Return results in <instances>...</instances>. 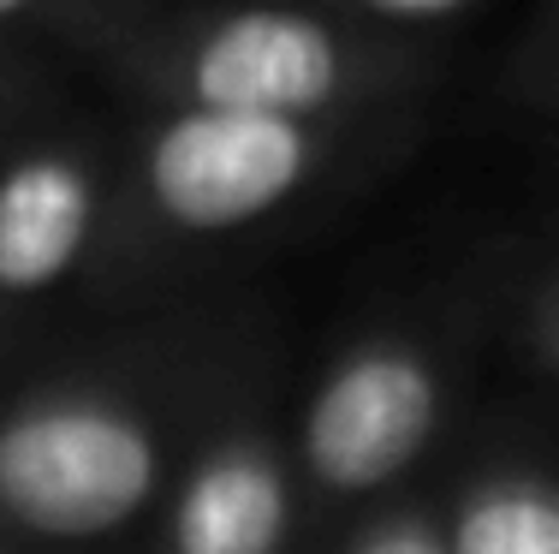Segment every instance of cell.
<instances>
[{
    "mask_svg": "<svg viewBox=\"0 0 559 554\" xmlns=\"http://www.w3.org/2000/svg\"><path fill=\"white\" fill-rule=\"evenodd\" d=\"M150 435L102 405H43L0 429V500L36 531H108L150 495Z\"/></svg>",
    "mask_w": 559,
    "mask_h": 554,
    "instance_id": "cell-1",
    "label": "cell"
},
{
    "mask_svg": "<svg viewBox=\"0 0 559 554\" xmlns=\"http://www.w3.org/2000/svg\"><path fill=\"white\" fill-rule=\"evenodd\" d=\"M304 131L292 114L197 108L162 131L150 185L185 227H238L274 209L304 174Z\"/></svg>",
    "mask_w": 559,
    "mask_h": 554,
    "instance_id": "cell-2",
    "label": "cell"
},
{
    "mask_svg": "<svg viewBox=\"0 0 559 554\" xmlns=\"http://www.w3.org/2000/svg\"><path fill=\"white\" fill-rule=\"evenodd\" d=\"M435 424V381L405 352L345 364L310 405V465L340 490L381 483L423 447Z\"/></svg>",
    "mask_w": 559,
    "mask_h": 554,
    "instance_id": "cell-3",
    "label": "cell"
},
{
    "mask_svg": "<svg viewBox=\"0 0 559 554\" xmlns=\"http://www.w3.org/2000/svg\"><path fill=\"white\" fill-rule=\"evenodd\" d=\"M340 55L298 12H238L197 55V102L238 114H304L328 102Z\"/></svg>",
    "mask_w": 559,
    "mask_h": 554,
    "instance_id": "cell-4",
    "label": "cell"
},
{
    "mask_svg": "<svg viewBox=\"0 0 559 554\" xmlns=\"http://www.w3.org/2000/svg\"><path fill=\"white\" fill-rule=\"evenodd\" d=\"M90 233V185L72 162L36 155L0 179V286L36 293L72 269Z\"/></svg>",
    "mask_w": 559,
    "mask_h": 554,
    "instance_id": "cell-5",
    "label": "cell"
},
{
    "mask_svg": "<svg viewBox=\"0 0 559 554\" xmlns=\"http://www.w3.org/2000/svg\"><path fill=\"white\" fill-rule=\"evenodd\" d=\"M286 531V490L262 453H221L179 500V554H274Z\"/></svg>",
    "mask_w": 559,
    "mask_h": 554,
    "instance_id": "cell-6",
    "label": "cell"
},
{
    "mask_svg": "<svg viewBox=\"0 0 559 554\" xmlns=\"http://www.w3.org/2000/svg\"><path fill=\"white\" fill-rule=\"evenodd\" d=\"M452 554H559V495L542 483H495L459 512Z\"/></svg>",
    "mask_w": 559,
    "mask_h": 554,
    "instance_id": "cell-7",
    "label": "cell"
},
{
    "mask_svg": "<svg viewBox=\"0 0 559 554\" xmlns=\"http://www.w3.org/2000/svg\"><path fill=\"white\" fill-rule=\"evenodd\" d=\"M352 554H452V549L441 537H429L423 524H381V531H369Z\"/></svg>",
    "mask_w": 559,
    "mask_h": 554,
    "instance_id": "cell-8",
    "label": "cell"
},
{
    "mask_svg": "<svg viewBox=\"0 0 559 554\" xmlns=\"http://www.w3.org/2000/svg\"><path fill=\"white\" fill-rule=\"evenodd\" d=\"M376 7H388V12H447V7H459V0H376Z\"/></svg>",
    "mask_w": 559,
    "mask_h": 554,
    "instance_id": "cell-9",
    "label": "cell"
},
{
    "mask_svg": "<svg viewBox=\"0 0 559 554\" xmlns=\"http://www.w3.org/2000/svg\"><path fill=\"white\" fill-rule=\"evenodd\" d=\"M12 7H24V0H0V12H12Z\"/></svg>",
    "mask_w": 559,
    "mask_h": 554,
    "instance_id": "cell-10",
    "label": "cell"
}]
</instances>
